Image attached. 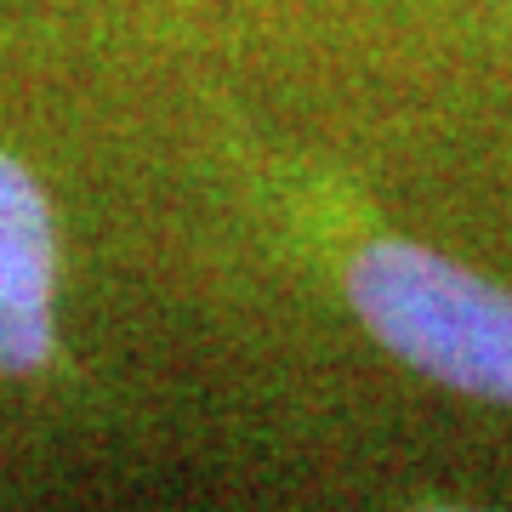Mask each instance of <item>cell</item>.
<instances>
[{
  "label": "cell",
  "instance_id": "1",
  "mask_svg": "<svg viewBox=\"0 0 512 512\" xmlns=\"http://www.w3.org/2000/svg\"><path fill=\"white\" fill-rule=\"evenodd\" d=\"M342 291L370 342L461 399L512 410V291L404 234H365L342 256Z\"/></svg>",
  "mask_w": 512,
  "mask_h": 512
},
{
  "label": "cell",
  "instance_id": "2",
  "mask_svg": "<svg viewBox=\"0 0 512 512\" xmlns=\"http://www.w3.org/2000/svg\"><path fill=\"white\" fill-rule=\"evenodd\" d=\"M57 353V228L35 171L0 154V376H35Z\"/></svg>",
  "mask_w": 512,
  "mask_h": 512
}]
</instances>
